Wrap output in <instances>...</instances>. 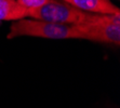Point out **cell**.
I'll return each mask as SVG.
<instances>
[{
    "instance_id": "1",
    "label": "cell",
    "mask_w": 120,
    "mask_h": 108,
    "mask_svg": "<svg viewBox=\"0 0 120 108\" xmlns=\"http://www.w3.org/2000/svg\"><path fill=\"white\" fill-rule=\"evenodd\" d=\"M27 36L45 39H82L75 25L60 24L33 17H24L12 23L8 39Z\"/></svg>"
},
{
    "instance_id": "2",
    "label": "cell",
    "mask_w": 120,
    "mask_h": 108,
    "mask_svg": "<svg viewBox=\"0 0 120 108\" xmlns=\"http://www.w3.org/2000/svg\"><path fill=\"white\" fill-rule=\"evenodd\" d=\"M102 14L81 11L64 0H48L42 7L28 11L27 17L60 24L79 25L98 19Z\"/></svg>"
},
{
    "instance_id": "3",
    "label": "cell",
    "mask_w": 120,
    "mask_h": 108,
    "mask_svg": "<svg viewBox=\"0 0 120 108\" xmlns=\"http://www.w3.org/2000/svg\"><path fill=\"white\" fill-rule=\"evenodd\" d=\"M75 26L81 34L82 39L120 45V13L102 14L94 22Z\"/></svg>"
},
{
    "instance_id": "4",
    "label": "cell",
    "mask_w": 120,
    "mask_h": 108,
    "mask_svg": "<svg viewBox=\"0 0 120 108\" xmlns=\"http://www.w3.org/2000/svg\"><path fill=\"white\" fill-rule=\"evenodd\" d=\"M81 11L98 14L120 13L118 7L109 0H64Z\"/></svg>"
},
{
    "instance_id": "5",
    "label": "cell",
    "mask_w": 120,
    "mask_h": 108,
    "mask_svg": "<svg viewBox=\"0 0 120 108\" xmlns=\"http://www.w3.org/2000/svg\"><path fill=\"white\" fill-rule=\"evenodd\" d=\"M28 11L16 0H0V21H17L27 17Z\"/></svg>"
},
{
    "instance_id": "6",
    "label": "cell",
    "mask_w": 120,
    "mask_h": 108,
    "mask_svg": "<svg viewBox=\"0 0 120 108\" xmlns=\"http://www.w3.org/2000/svg\"><path fill=\"white\" fill-rule=\"evenodd\" d=\"M16 1L22 7H24L27 11H30L34 9H38L42 7L48 0H16Z\"/></svg>"
}]
</instances>
